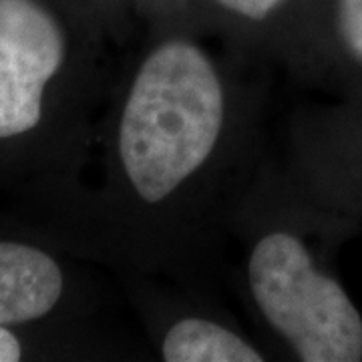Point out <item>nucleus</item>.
<instances>
[{"label":"nucleus","mask_w":362,"mask_h":362,"mask_svg":"<svg viewBox=\"0 0 362 362\" xmlns=\"http://www.w3.org/2000/svg\"><path fill=\"white\" fill-rule=\"evenodd\" d=\"M223 119V87L199 47L169 40L143 61L119 127L121 163L143 202H163L206 163Z\"/></svg>","instance_id":"f257e3e1"},{"label":"nucleus","mask_w":362,"mask_h":362,"mask_svg":"<svg viewBox=\"0 0 362 362\" xmlns=\"http://www.w3.org/2000/svg\"><path fill=\"white\" fill-rule=\"evenodd\" d=\"M247 280L264 318L300 361H361V312L338 280L314 266L296 235H264L250 256Z\"/></svg>","instance_id":"f03ea898"},{"label":"nucleus","mask_w":362,"mask_h":362,"mask_svg":"<svg viewBox=\"0 0 362 362\" xmlns=\"http://www.w3.org/2000/svg\"><path fill=\"white\" fill-rule=\"evenodd\" d=\"M65 59L59 23L37 0H0V139L35 129Z\"/></svg>","instance_id":"7ed1b4c3"},{"label":"nucleus","mask_w":362,"mask_h":362,"mask_svg":"<svg viewBox=\"0 0 362 362\" xmlns=\"http://www.w3.org/2000/svg\"><path fill=\"white\" fill-rule=\"evenodd\" d=\"M63 294V274L37 247L0 242V326L42 318Z\"/></svg>","instance_id":"20e7f679"},{"label":"nucleus","mask_w":362,"mask_h":362,"mask_svg":"<svg viewBox=\"0 0 362 362\" xmlns=\"http://www.w3.org/2000/svg\"><path fill=\"white\" fill-rule=\"evenodd\" d=\"M168 362H259L262 354L220 324L183 318L168 330L161 346Z\"/></svg>","instance_id":"39448f33"},{"label":"nucleus","mask_w":362,"mask_h":362,"mask_svg":"<svg viewBox=\"0 0 362 362\" xmlns=\"http://www.w3.org/2000/svg\"><path fill=\"white\" fill-rule=\"evenodd\" d=\"M338 35L350 57L362 65V0H338Z\"/></svg>","instance_id":"423d86ee"},{"label":"nucleus","mask_w":362,"mask_h":362,"mask_svg":"<svg viewBox=\"0 0 362 362\" xmlns=\"http://www.w3.org/2000/svg\"><path fill=\"white\" fill-rule=\"evenodd\" d=\"M226 11L246 16L252 21H262L282 4V0H216Z\"/></svg>","instance_id":"0eeeda50"},{"label":"nucleus","mask_w":362,"mask_h":362,"mask_svg":"<svg viewBox=\"0 0 362 362\" xmlns=\"http://www.w3.org/2000/svg\"><path fill=\"white\" fill-rule=\"evenodd\" d=\"M21 358V344L6 326H0V362H14Z\"/></svg>","instance_id":"6e6552de"}]
</instances>
